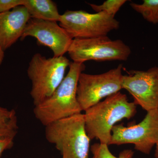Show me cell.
Wrapping results in <instances>:
<instances>
[{
    "label": "cell",
    "instance_id": "1",
    "mask_svg": "<svg viewBox=\"0 0 158 158\" xmlns=\"http://www.w3.org/2000/svg\"><path fill=\"white\" fill-rule=\"evenodd\" d=\"M85 129L90 140L96 139L110 145L113 128L122 119H130L137 113L136 105L118 92L85 110Z\"/></svg>",
    "mask_w": 158,
    "mask_h": 158
},
{
    "label": "cell",
    "instance_id": "2",
    "mask_svg": "<svg viewBox=\"0 0 158 158\" xmlns=\"http://www.w3.org/2000/svg\"><path fill=\"white\" fill-rule=\"evenodd\" d=\"M85 69L84 63L70 62L68 73L54 93L34 106V116L44 126L81 113L77 90L79 77Z\"/></svg>",
    "mask_w": 158,
    "mask_h": 158
},
{
    "label": "cell",
    "instance_id": "3",
    "mask_svg": "<svg viewBox=\"0 0 158 158\" xmlns=\"http://www.w3.org/2000/svg\"><path fill=\"white\" fill-rule=\"evenodd\" d=\"M45 137L61 153L62 158H88L90 139L84 114L60 119L45 126Z\"/></svg>",
    "mask_w": 158,
    "mask_h": 158
},
{
    "label": "cell",
    "instance_id": "4",
    "mask_svg": "<svg viewBox=\"0 0 158 158\" xmlns=\"http://www.w3.org/2000/svg\"><path fill=\"white\" fill-rule=\"evenodd\" d=\"M70 63L64 56L47 58L39 53L34 54L27 71L32 84L30 94L34 106L54 93L65 77V70Z\"/></svg>",
    "mask_w": 158,
    "mask_h": 158
},
{
    "label": "cell",
    "instance_id": "5",
    "mask_svg": "<svg viewBox=\"0 0 158 158\" xmlns=\"http://www.w3.org/2000/svg\"><path fill=\"white\" fill-rule=\"evenodd\" d=\"M68 53L73 62L84 63L90 60L127 61L131 50L121 40H112L106 36L73 39Z\"/></svg>",
    "mask_w": 158,
    "mask_h": 158
},
{
    "label": "cell",
    "instance_id": "6",
    "mask_svg": "<svg viewBox=\"0 0 158 158\" xmlns=\"http://www.w3.org/2000/svg\"><path fill=\"white\" fill-rule=\"evenodd\" d=\"M123 65L119 64L104 73L90 74L82 72L77 86V99L82 111L101 101L102 99L122 89Z\"/></svg>",
    "mask_w": 158,
    "mask_h": 158
},
{
    "label": "cell",
    "instance_id": "7",
    "mask_svg": "<svg viewBox=\"0 0 158 158\" xmlns=\"http://www.w3.org/2000/svg\"><path fill=\"white\" fill-rule=\"evenodd\" d=\"M59 22L73 39L106 36L119 27V22L107 13H90L82 10H67L61 15Z\"/></svg>",
    "mask_w": 158,
    "mask_h": 158
},
{
    "label": "cell",
    "instance_id": "8",
    "mask_svg": "<svg viewBox=\"0 0 158 158\" xmlns=\"http://www.w3.org/2000/svg\"><path fill=\"white\" fill-rule=\"evenodd\" d=\"M158 142V108L147 112L138 124L125 127L120 124L113 128L110 145L133 144L135 148L149 154Z\"/></svg>",
    "mask_w": 158,
    "mask_h": 158
},
{
    "label": "cell",
    "instance_id": "9",
    "mask_svg": "<svg viewBox=\"0 0 158 158\" xmlns=\"http://www.w3.org/2000/svg\"><path fill=\"white\" fill-rule=\"evenodd\" d=\"M122 88L148 112L158 108V66L147 71L131 70L123 77Z\"/></svg>",
    "mask_w": 158,
    "mask_h": 158
},
{
    "label": "cell",
    "instance_id": "10",
    "mask_svg": "<svg viewBox=\"0 0 158 158\" xmlns=\"http://www.w3.org/2000/svg\"><path fill=\"white\" fill-rule=\"evenodd\" d=\"M36 38L39 45L47 47L53 53L54 57H60L68 52L73 39L56 22L31 18L22 37Z\"/></svg>",
    "mask_w": 158,
    "mask_h": 158
},
{
    "label": "cell",
    "instance_id": "11",
    "mask_svg": "<svg viewBox=\"0 0 158 158\" xmlns=\"http://www.w3.org/2000/svg\"><path fill=\"white\" fill-rule=\"evenodd\" d=\"M31 18L23 6L0 13V48L3 51L10 48L21 39Z\"/></svg>",
    "mask_w": 158,
    "mask_h": 158
},
{
    "label": "cell",
    "instance_id": "12",
    "mask_svg": "<svg viewBox=\"0 0 158 158\" xmlns=\"http://www.w3.org/2000/svg\"><path fill=\"white\" fill-rule=\"evenodd\" d=\"M23 6L31 18L56 22L60 20L61 15L52 0H24Z\"/></svg>",
    "mask_w": 158,
    "mask_h": 158
},
{
    "label": "cell",
    "instance_id": "13",
    "mask_svg": "<svg viewBox=\"0 0 158 158\" xmlns=\"http://www.w3.org/2000/svg\"><path fill=\"white\" fill-rule=\"evenodd\" d=\"M18 129L15 111L0 106V138L14 140Z\"/></svg>",
    "mask_w": 158,
    "mask_h": 158
},
{
    "label": "cell",
    "instance_id": "14",
    "mask_svg": "<svg viewBox=\"0 0 158 158\" xmlns=\"http://www.w3.org/2000/svg\"><path fill=\"white\" fill-rule=\"evenodd\" d=\"M130 6L148 22L158 23V0H144L141 4L131 2Z\"/></svg>",
    "mask_w": 158,
    "mask_h": 158
},
{
    "label": "cell",
    "instance_id": "15",
    "mask_svg": "<svg viewBox=\"0 0 158 158\" xmlns=\"http://www.w3.org/2000/svg\"><path fill=\"white\" fill-rule=\"evenodd\" d=\"M107 144L95 143L91 145V152L96 158H133L134 152L131 149H125L115 156L110 151Z\"/></svg>",
    "mask_w": 158,
    "mask_h": 158
},
{
    "label": "cell",
    "instance_id": "16",
    "mask_svg": "<svg viewBox=\"0 0 158 158\" xmlns=\"http://www.w3.org/2000/svg\"><path fill=\"white\" fill-rule=\"evenodd\" d=\"M126 2V0H107L102 5L89 4V5L96 12H105L115 17L117 12Z\"/></svg>",
    "mask_w": 158,
    "mask_h": 158
},
{
    "label": "cell",
    "instance_id": "17",
    "mask_svg": "<svg viewBox=\"0 0 158 158\" xmlns=\"http://www.w3.org/2000/svg\"><path fill=\"white\" fill-rule=\"evenodd\" d=\"M24 0H0V13L12 10L18 6H23Z\"/></svg>",
    "mask_w": 158,
    "mask_h": 158
},
{
    "label": "cell",
    "instance_id": "18",
    "mask_svg": "<svg viewBox=\"0 0 158 158\" xmlns=\"http://www.w3.org/2000/svg\"><path fill=\"white\" fill-rule=\"evenodd\" d=\"M13 140L10 138H0V156L5 150L12 147Z\"/></svg>",
    "mask_w": 158,
    "mask_h": 158
},
{
    "label": "cell",
    "instance_id": "19",
    "mask_svg": "<svg viewBox=\"0 0 158 158\" xmlns=\"http://www.w3.org/2000/svg\"><path fill=\"white\" fill-rule=\"evenodd\" d=\"M5 57V51L0 48V65L2 64Z\"/></svg>",
    "mask_w": 158,
    "mask_h": 158
},
{
    "label": "cell",
    "instance_id": "20",
    "mask_svg": "<svg viewBox=\"0 0 158 158\" xmlns=\"http://www.w3.org/2000/svg\"><path fill=\"white\" fill-rule=\"evenodd\" d=\"M155 156L156 158H158V142L156 145V151L155 153Z\"/></svg>",
    "mask_w": 158,
    "mask_h": 158
},
{
    "label": "cell",
    "instance_id": "21",
    "mask_svg": "<svg viewBox=\"0 0 158 158\" xmlns=\"http://www.w3.org/2000/svg\"><path fill=\"white\" fill-rule=\"evenodd\" d=\"M92 158H95V157L94 156H93V157H92Z\"/></svg>",
    "mask_w": 158,
    "mask_h": 158
}]
</instances>
